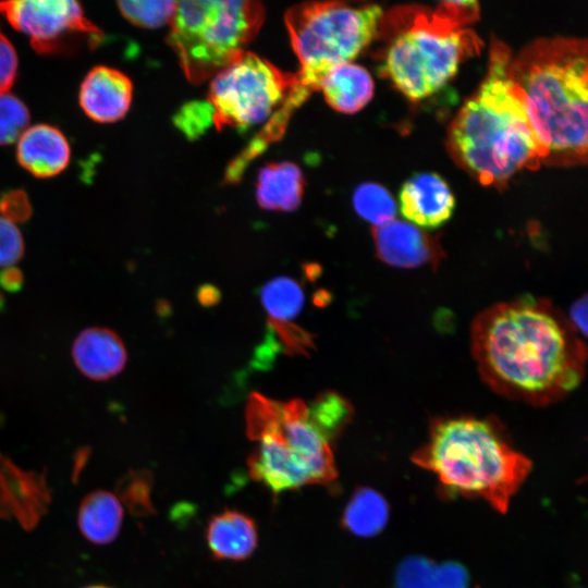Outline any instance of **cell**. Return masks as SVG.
Returning a JSON list of instances; mask_svg holds the SVG:
<instances>
[{"instance_id":"10","label":"cell","mask_w":588,"mask_h":588,"mask_svg":"<svg viewBox=\"0 0 588 588\" xmlns=\"http://www.w3.org/2000/svg\"><path fill=\"white\" fill-rule=\"evenodd\" d=\"M0 13L16 30L30 38L40 53L57 52L65 38L84 36L91 47L103 37L101 30L84 14L82 5L72 0H19L0 2Z\"/></svg>"},{"instance_id":"36","label":"cell","mask_w":588,"mask_h":588,"mask_svg":"<svg viewBox=\"0 0 588 588\" xmlns=\"http://www.w3.org/2000/svg\"><path fill=\"white\" fill-rule=\"evenodd\" d=\"M83 588H112V587L107 586V585L97 584V585H88V586H85Z\"/></svg>"},{"instance_id":"26","label":"cell","mask_w":588,"mask_h":588,"mask_svg":"<svg viewBox=\"0 0 588 588\" xmlns=\"http://www.w3.org/2000/svg\"><path fill=\"white\" fill-rule=\"evenodd\" d=\"M118 7L121 14L132 24L145 28H157L170 23L176 9V1H119Z\"/></svg>"},{"instance_id":"32","label":"cell","mask_w":588,"mask_h":588,"mask_svg":"<svg viewBox=\"0 0 588 588\" xmlns=\"http://www.w3.org/2000/svg\"><path fill=\"white\" fill-rule=\"evenodd\" d=\"M0 213L11 222H25L32 216V206L26 193L11 189L0 196Z\"/></svg>"},{"instance_id":"30","label":"cell","mask_w":588,"mask_h":588,"mask_svg":"<svg viewBox=\"0 0 588 588\" xmlns=\"http://www.w3.org/2000/svg\"><path fill=\"white\" fill-rule=\"evenodd\" d=\"M173 121L186 137L194 139L213 124V111L208 102L193 101L183 106Z\"/></svg>"},{"instance_id":"9","label":"cell","mask_w":588,"mask_h":588,"mask_svg":"<svg viewBox=\"0 0 588 588\" xmlns=\"http://www.w3.org/2000/svg\"><path fill=\"white\" fill-rule=\"evenodd\" d=\"M245 419L250 440L265 432L275 433L308 468L316 485L336 479L331 444L309 422L304 401L278 402L254 392L248 397Z\"/></svg>"},{"instance_id":"23","label":"cell","mask_w":588,"mask_h":588,"mask_svg":"<svg viewBox=\"0 0 588 588\" xmlns=\"http://www.w3.org/2000/svg\"><path fill=\"white\" fill-rule=\"evenodd\" d=\"M268 320L290 322L304 305V293L297 281L279 277L268 281L260 291Z\"/></svg>"},{"instance_id":"19","label":"cell","mask_w":588,"mask_h":588,"mask_svg":"<svg viewBox=\"0 0 588 588\" xmlns=\"http://www.w3.org/2000/svg\"><path fill=\"white\" fill-rule=\"evenodd\" d=\"M304 193V175L298 166L282 161L261 168L256 184L258 205L267 210L292 211Z\"/></svg>"},{"instance_id":"37","label":"cell","mask_w":588,"mask_h":588,"mask_svg":"<svg viewBox=\"0 0 588 588\" xmlns=\"http://www.w3.org/2000/svg\"><path fill=\"white\" fill-rule=\"evenodd\" d=\"M4 295L0 292V310L4 308Z\"/></svg>"},{"instance_id":"22","label":"cell","mask_w":588,"mask_h":588,"mask_svg":"<svg viewBox=\"0 0 588 588\" xmlns=\"http://www.w3.org/2000/svg\"><path fill=\"white\" fill-rule=\"evenodd\" d=\"M353 417L351 403L341 394L326 391L307 405L309 422L331 443Z\"/></svg>"},{"instance_id":"3","label":"cell","mask_w":588,"mask_h":588,"mask_svg":"<svg viewBox=\"0 0 588 588\" xmlns=\"http://www.w3.org/2000/svg\"><path fill=\"white\" fill-rule=\"evenodd\" d=\"M511 58L504 44H493L485 81L449 131L453 157L483 185H502L541 162L525 106L507 74Z\"/></svg>"},{"instance_id":"33","label":"cell","mask_w":588,"mask_h":588,"mask_svg":"<svg viewBox=\"0 0 588 588\" xmlns=\"http://www.w3.org/2000/svg\"><path fill=\"white\" fill-rule=\"evenodd\" d=\"M17 73V56L11 41L0 32V94L8 93Z\"/></svg>"},{"instance_id":"29","label":"cell","mask_w":588,"mask_h":588,"mask_svg":"<svg viewBox=\"0 0 588 588\" xmlns=\"http://www.w3.org/2000/svg\"><path fill=\"white\" fill-rule=\"evenodd\" d=\"M268 326L274 342L287 355H308L309 350L314 348V340L309 332L301 327L290 322H279L268 320Z\"/></svg>"},{"instance_id":"14","label":"cell","mask_w":588,"mask_h":588,"mask_svg":"<svg viewBox=\"0 0 588 588\" xmlns=\"http://www.w3.org/2000/svg\"><path fill=\"white\" fill-rule=\"evenodd\" d=\"M399 203L402 215L421 228L440 226L451 218L455 207L451 188L432 172L411 176L400 191Z\"/></svg>"},{"instance_id":"24","label":"cell","mask_w":588,"mask_h":588,"mask_svg":"<svg viewBox=\"0 0 588 588\" xmlns=\"http://www.w3.org/2000/svg\"><path fill=\"white\" fill-rule=\"evenodd\" d=\"M353 206L360 218L373 226L395 219L397 205L391 193L373 182L359 184L353 193Z\"/></svg>"},{"instance_id":"2","label":"cell","mask_w":588,"mask_h":588,"mask_svg":"<svg viewBox=\"0 0 588 588\" xmlns=\"http://www.w3.org/2000/svg\"><path fill=\"white\" fill-rule=\"evenodd\" d=\"M507 74L525 106L541 162L586 163L587 41L537 39L511 58Z\"/></svg>"},{"instance_id":"17","label":"cell","mask_w":588,"mask_h":588,"mask_svg":"<svg viewBox=\"0 0 588 588\" xmlns=\"http://www.w3.org/2000/svg\"><path fill=\"white\" fill-rule=\"evenodd\" d=\"M206 540L213 558L242 561L255 551L258 532L254 519L248 515L225 510L209 519Z\"/></svg>"},{"instance_id":"11","label":"cell","mask_w":588,"mask_h":588,"mask_svg":"<svg viewBox=\"0 0 588 588\" xmlns=\"http://www.w3.org/2000/svg\"><path fill=\"white\" fill-rule=\"evenodd\" d=\"M50 491L45 474L24 470L0 453V516L30 530L47 513Z\"/></svg>"},{"instance_id":"1","label":"cell","mask_w":588,"mask_h":588,"mask_svg":"<svg viewBox=\"0 0 588 588\" xmlns=\"http://www.w3.org/2000/svg\"><path fill=\"white\" fill-rule=\"evenodd\" d=\"M471 351L494 392L534 406L560 401L585 376V343L567 318L541 297L522 296L477 315Z\"/></svg>"},{"instance_id":"13","label":"cell","mask_w":588,"mask_h":588,"mask_svg":"<svg viewBox=\"0 0 588 588\" xmlns=\"http://www.w3.org/2000/svg\"><path fill=\"white\" fill-rule=\"evenodd\" d=\"M133 84L121 71L97 65L84 77L78 93L79 106L95 122L121 120L130 109Z\"/></svg>"},{"instance_id":"12","label":"cell","mask_w":588,"mask_h":588,"mask_svg":"<svg viewBox=\"0 0 588 588\" xmlns=\"http://www.w3.org/2000/svg\"><path fill=\"white\" fill-rule=\"evenodd\" d=\"M372 237L378 257L397 268L437 264L443 253L434 237L413 223L399 219L373 226Z\"/></svg>"},{"instance_id":"31","label":"cell","mask_w":588,"mask_h":588,"mask_svg":"<svg viewBox=\"0 0 588 588\" xmlns=\"http://www.w3.org/2000/svg\"><path fill=\"white\" fill-rule=\"evenodd\" d=\"M24 255V241L15 224L0 217V267H12Z\"/></svg>"},{"instance_id":"18","label":"cell","mask_w":588,"mask_h":588,"mask_svg":"<svg viewBox=\"0 0 588 588\" xmlns=\"http://www.w3.org/2000/svg\"><path fill=\"white\" fill-rule=\"evenodd\" d=\"M319 89L332 109L351 114L370 101L373 81L364 66L346 62L328 70L319 83Z\"/></svg>"},{"instance_id":"25","label":"cell","mask_w":588,"mask_h":588,"mask_svg":"<svg viewBox=\"0 0 588 588\" xmlns=\"http://www.w3.org/2000/svg\"><path fill=\"white\" fill-rule=\"evenodd\" d=\"M399 585L400 588H462L464 574L455 566L432 568L415 560L402 567Z\"/></svg>"},{"instance_id":"4","label":"cell","mask_w":588,"mask_h":588,"mask_svg":"<svg viewBox=\"0 0 588 588\" xmlns=\"http://www.w3.org/2000/svg\"><path fill=\"white\" fill-rule=\"evenodd\" d=\"M413 462L432 471L446 489L480 498L501 513L531 469L494 419L470 416L434 419Z\"/></svg>"},{"instance_id":"20","label":"cell","mask_w":588,"mask_h":588,"mask_svg":"<svg viewBox=\"0 0 588 588\" xmlns=\"http://www.w3.org/2000/svg\"><path fill=\"white\" fill-rule=\"evenodd\" d=\"M123 523V506L115 493L105 489L91 491L82 500L77 526L83 537L98 546L117 539Z\"/></svg>"},{"instance_id":"6","label":"cell","mask_w":588,"mask_h":588,"mask_svg":"<svg viewBox=\"0 0 588 588\" xmlns=\"http://www.w3.org/2000/svg\"><path fill=\"white\" fill-rule=\"evenodd\" d=\"M381 7L344 2H306L284 15L292 47L299 60L296 76L311 91L332 66L353 60L377 35Z\"/></svg>"},{"instance_id":"7","label":"cell","mask_w":588,"mask_h":588,"mask_svg":"<svg viewBox=\"0 0 588 588\" xmlns=\"http://www.w3.org/2000/svg\"><path fill=\"white\" fill-rule=\"evenodd\" d=\"M479 46L474 32L437 8L431 13H418L395 36L381 71L407 98L425 99L439 91Z\"/></svg>"},{"instance_id":"5","label":"cell","mask_w":588,"mask_h":588,"mask_svg":"<svg viewBox=\"0 0 588 588\" xmlns=\"http://www.w3.org/2000/svg\"><path fill=\"white\" fill-rule=\"evenodd\" d=\"M264 20L265 8L258 1H176L168 44L187 79L199 84L242 53Z\"/></svg>"},{"instance_id":"28","label":"cell","mask_w":588,"mask_h":588,"mask_svg":"<svg viewBox=\"0 0 588 588\" xmlns=\"http://www.w3.org/2000/svg\"><path fill=\"white\" fill-rule=\"evenodd\" d=\"M29 123V111L16 96L0 94V145L14 143Z\"/></svg>"},{"instance_id":"15","label":"cell","mask_w":588,"mask_h":588,"mask_svg":"<svg viewBox=\"0 0 588 588\" xmlns=\"http://www.w3.org/2000/svg\"><path fill=\"white\" fill-rule=\"evenodd\" d=\"M72 356L79 371L95 381H105L119 375L127 360L122 339L113 330L103 327L83 330L73 343Z\"/></svg>"},{"instance_id":"34","label":"cell","mask_w":588,"mask_h":588,"mask_svg":"<svg viewBox=\"0 0 588 588\" xmlns=\"http://www.w3.org/2000/svg\"><path fill=\"white\" fill-rule=\"evenodd\" d=\"M571 326L577 333L586 335L587 333V296L576 299L569 308V319H567Z\"/></svg>"},{"instance_id":"16","label":"cell","mask_w":588,"mask_h":588,"mask_svg":"<svg viewBox=\"0 0 588 588\" xmlns=\"http://www.w3.org/2000/svg\"><path fill=\"white\" fill-rule=\"evenodd\" d=\"M70 145L63 133L49 124L26 128L16 146V158L22 168L37 177H51L69 164Z\"/></svg>"},{"instance_id":"35","label":"cell","mask_w":588,"mask_h":588,"mask_svg":"<svg viewBox=\"0 0 588 588\" xmlns=\"http://www.w3.org/2000/svg\"><path fill=\"white\" fill-rule=\"evenodd\" d=\"M24 282L23 273L15 267H7L0 271V287L10 293L22 290Z\"/></svg>"},{"instance_id":"8","label":"cell","mask_w":588,"mask_h":588,"mask_svg":"<svg viewBox=\"0 0 588 588\" xmlns=\"http://www.w3.org/2000/svg\"><path fill=\"white\" fill-rule=\"evenodd\" d=\"M297 84L268 60L243 51L211 81L208 103L217 130H246L260 124L284 105Z\"/></svg>"},{"instance_id":"27","label":"cell","mask_w":588,"mask_h":588,"mask_svg":"<svg viewBox=\"0 0 588 588\" xmlns=\"http://www.w3.org/2000/svg\"><path fill=\"white\" fill-rule=\"evenodd\" d=\"M151 479L147 471H131L118 483L117 497L135 514L151 512Z\"/></svg>"},{"instance_id":"21","label":"cell","mask_w":588,"mask_h":588,"mask_svg":"<svg viewBox=\"0 0 588 588\" xmlns=\"http://www.w3.org/2000/svg\"><path fill=\"white\" fill-rule=\"evenodd\" d=\"M388 513V504L379 493L369 488H359L344 510L342 524L357 536L370 537L384 527Z\"/></svg>"}]
</instances>
